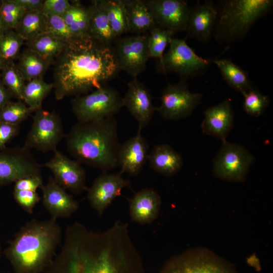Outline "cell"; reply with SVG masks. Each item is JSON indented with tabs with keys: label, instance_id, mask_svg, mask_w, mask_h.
I'll list each match as a JSON object with an SVG mask.
<instances>
[{
	"label": "cell",
	"instance_id": "obj_1",
	"mask_svg": "<svg viewBox=\"0 0 273 273\" xmlns=\"http://www.w3.org/2000/svg\"><path fill=\"white\" fill-rule=\"evenodd\" d=\"M60 251L64 273H145L128 225L120 221L102 232L75 222L67 226Z\"/></svg>",
	"mask_w": 273,
	"mask_h": 273
},
{
	"label": "cell",
	"instance_id": "obj_2",
	"mask_svg": "<svg viewBox=\"0 0 273 273\" xmlns=\"http://www.w3.org/2000/svg\"><path fill=\"white\" fill-rule=\"evenodd\" d=\"M53 64V83L57 100L99 88L120 70L112 46L89 36L66 42Z\"/></svg>",
	"mask_w": 273,
	"mask_h": 273
},
{
	"label": "cell",
	"instance_id": "obj_3",
	"mask_svg": "<svg viewBox=\"0 0 273 273\" xmlns=\"http://www.w3.org/2000/svg\"><path fill=\"white\" fill-rule=\"evenodd\" d=\"M67 150L80 163L107 172L118 166L121 146L114 116L77 122L65 136Z\"/></svg>",
	"mask_w": 273,
	"mask_h": 273
},
{
	"label": "cell",
	"instance_id": "obj_4",
	"mask_svg": "<svg viewBox=\"0 0 273 273\" xmlns=\"http://www.w3.org/2000/svg\"><path fill=\"white\" fill-rule=\"evenodd\" d=\"M61 238L57 219H33L19 230L5 254L17 273H38L51 261Z\"/></svg>",
	"mask_w": 273,
	"mask_h": 273
},
{
	"label": "cell",
	"instance_id": "obj_5",
	"mask_svg": "<svg viewBox=\"0 0 273 273\" xmlns=\"http://www.w3.org/2000/svg\"><path fill=\"white\" fill-rule=\"evenodd\" d=\"M271 0L222 1L213 35L219 44L240 41L251 28L272 8Z\"/></svg>",
	"mask_w": 273,
	"mask_h": 273
},
{
	"label": "cell",
	"instance_id": "obj_6",
	"mask_svg": "<svg viewBox=\"0 0 273 273\" xmlns=\"http://www.w3.org/2000/svg\"><path fill=\"white\" fill-rule=\"evenodd\" d=\"M78 122H87L114 116L123 107V99L113 87L106 84L71 101Z\"/></svg>",
	"mask_w": 273,
	"mask_h": 273
},
{
	"label": "cell",
	"instance_id": "obj_7",
	"mask_svg": "<svg viewBox=\"0 0 273 273\" xmlns=\"http://www.w3.org/2000/svg\"><path fill=\"white\" fill-rule=\"evenodd\" d=\"M168 51L157 61V71L163 74L175 73L187 79L205 72L211 60L198 56L185 39L173 38Z\"/></svg>",
	"mask_w": 273,
	"mask_h": 273
},
{
	"label": "cell",
	"instance_id": "obj_8",
	"mask_svg": "<svg viewBox=\"0 0 273 273\" xmlns=\"http://www.w3.org/2000/svg\"><path fill=\"white\" fill-rule=\"evenodd\" d=\"M254 161V156L244 146L226 140L213 160L212 172L221 180L243 183Z\"/></svg>",
	"mask_w": 273,
	"mask_h": 273
},
{
	"label": "cell",
	"instance_id": "obj_9",
	"mask_svg": "<svg viewBox=\"0 0 273 273\" xmlns=\"http://www.w3.org/2000/svg\"><path fill=\"white\" fill-rule=\"evenodd\" d=\"M159 273H236L225 260L205 248L186 251L171 258Z\"/></svg>",
	"mask_w": 273,
	"mask_h": 273
},
{
	"label": "cell",
	"instance_id": "obj_10",
	"mask_svg": "<svg viewBox=\"0 0 273 273\" xmlns=\"http://www.w3.org/2000/svg\"><path fill=\"white\" fill-rule=\"evenodd\" d=\"M64 136L59 115L55 111H49L41 108L35 111L24 146L28 149L54 152Z\"/></svg>",
	"mask_w": 273,
	"mask_h": 273
},
{
	"label": "cell",
	"instance_id": "obj_11",
	"mask_svg": "<svg viewBox=\"0 0 273 273\" xmlns=\"http://www.w3.org/2000/svg\"><path fill=\"white\" fill-rule=\"evenodd\" d=\"M202 95L192 93L186 79L174 84H168L163 88L160 105L156 107L159 115L168 120H178L189 116L200 103Z\"/></svg>",
	"mask_w": 273,
	"mask_h": 273
},
{
	"label": "cell",
	"instance_id": "obj_12",
	"mask_svg": "<svg viewBox=\"0 0 273 273\" xmlns=\"http://www.w3.org/2000/svg\"><path fill=\"white\" fill-rule=\"evenodd\" d=\"M112 47L119 70L132 77H136L146 68L150 58L147 35H133L119 37Z\"/></svg>",
	"mask_w": 273,
	"mask_h": 273
},
{
	"label": "cell",
	"instance_id": "obj_13",
	"mask_svg": "<svg viewBox=\"0 0 273 273\" xmlns=\"http://www.w3.org/2000/svg\"><path fill=\"white\" fill-rule=\"evenodd\" d=\"M39 164L29 149L17 146L0 151V186L29 176L41 175Z\"/></svg>",
	"mask_w": 273,
	"mask_h": 273
},
{
	"label": "cell",
	"instance_id": "obj_14",
	"mask_svg": "<svg viewBox=\"0 0 273 273\" xmlns=\"http://www.w3.org/2000/svg\"><path fill=\"white\" fill-rule=\"evenodd\" d=\"M54 155L41 166L49 168L53 177L65 190L75 194L87 191L84 169L77 160H73L56 150Z\"/></svg>",
	"mask_w": 273,
	"mask_h": 273
},
{
	"label": "cell",
	"instance_id": "obj_15",
	"mask_svg": "<svg viewBox=\"0 0 273 273\" xmlns=\"http://www.w3.org/2000/svg\"><path fill=\"white\" fill-rule=\"evenodd\" d=\"M156 24L176 33L186 31L190 7L181 0H147Z\"/></svg>",
	"mask_w": 273,
	"mask_h": 273
},
{
	"label": "cell",
	"instance_id": "obj_16",
	"mask_svg": "<svg viewBox=\"0 0 273 273\" xmlns=\"http://www.w3.org/2000/svg\"><path fill=\"white\" fill-rule=\"evenodd\" d=\"M130 185L129 180L123 178L120 172H103L87 189V200L90 206L101 215L113 200L121 195L122 190Z\"/></svg>",
	"mask_w": 273,
	"mask_h": 273
},
{
	"label": "cell",
	"instance_id": "obj_17",
	"mask_svg": "<svg viewBox=\"0 0 273 273\" xmlns=\"http://www.w3.org/2000/svg\"><path fill=\"white\" fill-rule=\"evenodd\" d=\"M123 99L125 107L138 124V131L141 132L151 121L156 107L152 102L148 88L136 78L128 83L126 93Z\"/></svg>",
	"mask_w": 273,
	"mask_h": 273
},
{
	"label": "cell",
	"instance_id": "obj_18",
	"mask_svg": "<svg viewBox=\"0 0 273 273\" xmlns=\"http://www.w3.org/2000/svg\"><path fill=\"white\" fill-rule=\"evenodd\" d=\"M218 11L211 1L197 3L190 8L186 29L188 35L206 44L213 35Z\"/></svg>",
	"mask_w": 273,
	"mask_h": 273
},
{
	"label": "cell",
	"instance_id": "obj_19",
	"mask_svg": "<svg viewBox=\"0 0 273 273\" xmlns=\"http://www.w3.org/2000/svg\"><path fill=\"white\" fill-rule=\"evenodd\" d=\"M203 114L201 124L202 132L222 142L226 141L235 124L234 112L230 100L225 99L216 105L207 108Z\"/></svg>",
	"mask_w": 273,
	"mask_h": 273
},
{
	"label": "cell",
	"instance_id": "obj_20",
	"mask_svg": "<svg viewBox=\"0 0 273 273\" xmlns=\"http://www.w3.org/2000/svg\"><path fill=\"white\" fill-rule=\"evenodd\" d=\"M40 189L43 205L52 217H68L78 210V202L53 176L49 177L47 183L43 184Z\"/></svg>",
	"mask_w": 273,
	"mask_h": 273
},
{
	"label": "cell",
	"instance_id": "obj_21",
	"mask_svg": "<svg viewBox=\"0 0 273 273\" xmlns=\"http://www.w3.org/2000/svg\"><path fill=\"white\" fill-rule=\"evenodd\" d=\"M149 145L138 131L135 135L121 145L118 153V166L120 172L131 175L138 174L145 165L148 158Z\"/></svg>",
	"mask_w": 273,
	"mask_h": 273
},
{
	"label": "cell",
	"instance_id": "obj_22",
	"mask_svg": "<svg viewBox=\"0 0 273 273\" xmlns=\"http://www.w3.org/2000/svg\"><path fill=\"white\" fill-rule=\"evenodd\" d=\"M161 200L158 193L151 188L143 189L129 199V213L132 221L139 224L150 223L159 213Z\"/></svg>",
	"mask_w": 273,
	"mask_h": 273
},
{
	"label": "cell",
	"instance_id": "obj_23",
	"mask_svg": "<svg viewBox=\"0 0 273 273\" xmlns=\"http://www.w3.org/2000/svg\"><path fill=\"white\" fill-rule=\"evenodd\" d=\"M148 161L151 168L157 173L170 177L181 168V156L168 144L155 145L148 155Z\"/></svg>",
	"mask_w": 273,
	"mask_h": 273
},
{
	"label": "cell",
	"instance_id": "obj_24",
	"mask_svg": "<svg viewBox=\"0 0 273 273\" xmlns=\"http://www.w3.org/2000/svg\"><path fill=\"white\" fill-rule=\"evenodd\" d=\"M129 32L141 35L156 25L145 1L123 0Z\"/></svg>",
	"mask_w": 273,
	"mask_h": 273
},
{
	"label": "cell",
	"instance_id": "obj_25",
	"mask_svg": "<svg viewBox=\"0 0 273 273\" xmlns=\"http://www.w3.org/2000/svg\"><path fill=\"white\" fill-rule=\"evenodd\" d=\"M93 10L88 35L106 45L112 46L115 38L107 18L104 0L93 1Z\"/></svg>",
	"mask_w": 273,
	"mask_h": 273
},
{
	"label": "cell",
	"instance_id": "obj_26",
	"mask_svg": "<svg viewBox=\"0 0 273 273\" xmlns=\"http://www.w3.org/2000/svg\"><path fill=\"white\" fill-rule=\"evenodd\" d=\"M213 62L217 66L225 82L237 92L243 95L254 88L248 73L231 59H215Z\"/></svg>",
	"mask_w": 273,
	"mask_h": 273
},
{
	"label": "cell",
	"instance_id": "obj_27",
	"mask_svg": "<svg viewBox=\"0 0 273 273\" xmlns=\"http://www.w3.org/2000/svg\"><path fill=\"white\" fill-rule=\"evenodd\" d=\"M92 10V5L84 6L79 2L74 1L62 16L74 38L88 36Z\"/></svg>",
	"mask_w": 273,
	"mask_h": 273
},
{
	"label": "cell",
	"instance_id": "obj_28",
	"mask_svg": "<svg viewBox=\"0 0 273 273\" xmlns=\"http://www.w3.org/2000/svg\"><path fill=\"white\" fill-rule=\"evenodd\" d=\"M18 58L19 60L16 66L27 82L35 78H43L52 64L27 48L20 53Z\"/></svg>",
	"mask_w": 273,
	"mask_h": 273
},
{
	"label": "cell",
	"instance_id": "obj_29",
	"mask_svg": "<svg viewBox=\"0 0 273 273\" xmlns=\"http://www.w3.org/2000/svg\"><path fill=\"white\" fill-rule=\"evenodd\" d=\"M66 42L44 32L26 41L27 49L35 52L52 64L63 49Z\"/></svg>",
	"mask_w": 273,
	"mask_h": 273
},
{
	"label": "cell",
	"instance_id": "obj_30",
	"mask_svg": "<svg viewBox=\"0 0 273 273\" xmlns=\"http://www.w3.org/2000/svg\"><path fill=\"white\" fill-rule=\"evenodd\" d=\"M46 17L36 11L25 12L14 30L26 41L46 32Z\"/></svg>",
	"mask_w": 273,
	"mask_h": 273
},
{
	"label": "cell",
	"instance_id": "obj_31",
	"mask_svg": "<svg viewBox=\"0 0 273 273\" xmlns=\"http://www.w3.org/2000/svg\"><path fill=\"white\" fill-rule=\"evenodd\" d=\"M54 88L53 83H48L43 78L32 79L25 84L22 101L33 111L42 108L45 98Z\"/></svg>",
	"mask_w": 273,
	"mask_h": 273
},
{
	"label": "cell",
	"instance_id": "obj_32",
	"mask_svg": "<svg viewBox=\"0 0 273 273\" xmlns=\"http://www.w3.org/2000/svg\"><path fill=\"white\" fill-rule=\"evenodd\" d=\"M107 18L116 39L129 32L123 0H104Z\"/></svg>",
	"mask_w": 273,
	"mask_h": 273
},
{
	"label": "cell",
	"instance_id": "obj_33",
	"mask_svg": "<svg viewBox=\"0 0 273 273\" xmlns=\"http://www.w3.org/2000/svg\"><path fill=\"white\" fill-rule=\"evenodd\" d=\"M149 32L147 38L150 58L160 60L164 55L165 48L175 33L157 25L153 27Z\"/></svg>",
	"mask_w": 273,
	"mask_h": 273
},
{
	"label": "cell",
	"instance_id": "obj_34",
	"mask_svg": "<svg viewBox=\"0 0 273 273\" xmlns=\"http://www.w3.org/2000/svg\"><path fill=\"white\" fill-rule=\"evenodd\" d=\"M24 41L14 29H8L0 35V57L5 64L18 58Z\"/></svg>",
	"mask_w": 273,
	"mask_h": 273
},
{
	"label": "cell",
	"instance_id": "obj_35",
	"mask_svg": "<svg viewBox=\"0 0 273 273\" xmlns=\"http://www.w3.org/2000/svg\"><path fill=\"white\" fill-rule=\"evenodd\" d=\"M2 80L4 85L18 100L22 101L25 80L14 62L6 63L2 70Z\"/></svg>",
	"mask_w": 273,
	"mask_h": 273
},
{
	"label": "cell",
	"instance_id": "obj_36",
	"mask_svg": "<svg viewBox=\"0 0 273 273\" xmlns=\"http://www.w3.org/2000/svg\"><path fill=\"white\" fill-rule=\"evenodd\" d=\"M33 111L22 101H9L0 109V122L19 125Z\"/></svg>",
	"mask_w": 273,
	"mask_h": 273
},
{
	"label": "cell",
	"instance_id": "obj_37",
	"mask_svg": "<svg viewBox=\"0 0 273 273\" xmlns=\"http://www.w3.org/2000/svg\"><path fill=\"white\" fill-rule=\"evenodd\" d=\"M243 109L249 115L259 117L265 111L270 100L266 95L261 94L255 88L243 95Z\"/></svg>",
	"mask_w": 273,
	"mask_h": 273
},
{
	"label": "cell",
	"instance_id": "obj_38",
	"mask_svg": "<svg viewBox=\"0 0 273 273\" xmlns=\"http://www.w3.org/2000/svg\"><path fill=\"white\" fill-rule=\"evenodd\" d=\"M25 12L15 0L0 2V15L8 29H15Z\"/></svg>",
	"mask_w": 273,
	"mask_h": 273
},
{
	"label": "cell",
	"instance_id": "obj_39",
	"mask_svg": "<svg viewBox=\"0 0 273 273\" xmlns=\"http://www.w3.org/2000/svg\"><path fill=\"white\" fill-rule=\"evenodd\" d=\"M45 16L46 32L66 42L75 38L62 16L56 15Z\"/></svg>",
	"mask_w": 273,
	"mask_h": 273
},
{
	"label": "cell",
	"instance_id": "obj_40",
	"mask_svg": "<svg viewBox=\"0 0 273 273\" xmlns=\"http://www.w3.org/2000/svg\"><path fill=\"white\" fill-rule=\"evenodd\" d=\"M15 200L26 212L31 214L36 204L40 200L36 191L28 190H14Z\"/></svg>",
	"mask_w": 273,
	"mask_h": 273
},
{
	"label": "cell",
	"instance_id": "obj_41",
	"mask_svg": "<svg viewBox=\"0 0 273 273\" xmlns=\"http://www.w3.org/2000/svg\"><path fill=\"white\" fill-rule=\"evenodd\" d=\"M71 3L67 0H45L41 12L44 16L56 15L63 16Z\"/></svg>",
	"mask_w": 273,
	"mask_h": 273
},
{
	"label": "cell",
	"instance_id": "obj_42",
	"mask_svg": "<svg viewBox=\"0 0 273 273\" xmlns=\"http://www.w3.org/2000/svg\"><path fill=\"white\" fill-rule=\"evenodd\" d=\"M43 185L42 176H34L20 179L15 183L14 190L36 191Z\"/></svg>",
	"mask_w": 273,
	"mask_h": 273
},
{
	"label": "cell",
	"instance_id": "obj_43",
	"mask_svg": "<svg viewBox=\"0 0 273 273\" xmlns=\"http://www.w3.org/2000/svg\"><path fill=\"white\" fill-rule=\"evenodd\" d=\"M19 125L0 122V150L6 148V144L19 132Z\"/></svg>",
	"mask_w": 273,
	"mask_h": 273
},
{
	"label": "cell",
	"instance_id": "obj_44",
	"mask_svg": "<svg viewBox=\"0 0 273 273\" xmlns=\"http://www.w3.org/2000/svg\"><path fill=\"white\" fill-rule=\"evenodd\" d=\"M24 11L27 12L41 11L44 1L42 0H15Z\"/></svg>",
	"mask_w": 273,
	"mask_h": 273
},
{
	"label": "cell",
	"instance_id": "obj_45",
	"mask_svg": "<svg viewBox=\"0 0 273 273\" xmlns=\"http://www.w3.org/2000/svg\"><path fill=\"white\" fill-rule=\"evenodd\" d=\"M12 97V94L4 85L0 78V109L10 101Z\"/></svg>",
	"mask_w": 273,
	"mask_h": 273
},
{
	"label": "cell",
	"instance_id": "obj_46",
	"mask_svg": "<svg viewBox=\"0 0 273 273\" xmlns=\"http://www.w3.org/2000/svg\"><path fill=\"white\" fill-rule=\"evenodd\" d=\"M8 30L0 15V35Z\"/></svg>",
	"mask_w": 273,
	"mask_h": 273
},
{
	"label": "cell",
	"instance_id": "obj_47",
	"mask_svg": "<svg viewBox=\"0 0 273 273\" xmlns=\"http://www.w3.org/2000/svg\"><path fill=\"white\" fill-rule=\"evenodd\" d=\"M5 65V62L0 57V70H2Z\"/></svg>",
	"mask_w": 273,
	"mask_h": 273
},
{
	"label": "cell",
	"instance_id": "obj_48",
	"mask_svg": "<svg viewBox=\"0 0 273 273\" xmlns=\"http://www.w3.org/2000/svg\"><path fill=\"white\" fill-rule=\"evenodd\" d=\"M0 253H1V242H0Z\"/></svg>",
	"mask_w": 273,
	"mask_h": 273
}]
</instances>
